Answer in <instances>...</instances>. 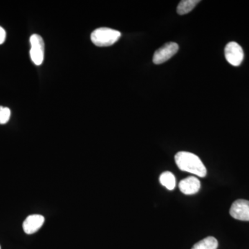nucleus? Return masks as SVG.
<instances>
[{
  "label": "nucleus",
  "mask_w": 249,
  "mask_h": 249,
  "mask_svg": "<svg viewBox=\"0 0 249 249\" xmlns=\"http://www.w3.org/2000/svg\"><path fill=\"white\" fill-rule=\"evenodd\" d=\"M180 170L193 174L200 178L206 177L207 170L199 157L188 152H178L175 157Z\"/></svg>",
  "instance_id": "nucleus-1"
},
{
  "label": "nucleus",
  "mask_w": 249,
  "mask_h": 249,
  "mask_svg": "<svg viewBox=\"0 0 249 249\" xmlns=\"http://www.w3.org/2000/svg\"><path fill=\"white\" fill-rule=\"evenodd\" d=\"M121 34L119 31L110 28H98L91 33V42L97 47H109L120 39Z\"/></svg>",
  "instance_id": "nucleus-2"
},
{
  "label": "nucleus",
  "mask_w": 249,
  "mask_h": 249,
  "mask_svg": "<svg viewBox=\"0 0 249 249\" xmlns=\"http://www.w3.org/2000/svg\"><path fill=\"white\" fill-rule=\"evenodd\" d=\"M30 43L31 60L36 65H40L45 58V42L43 39L40 35L34 34L31 36Z\"/></svg>",
  "instance_id": "nucleus-3"
},
{
  "label": "nucleus",
  "mask_w": 249,
  "mask_h": 249,
  "mask_svg": "<svg viewBox=\"0 0 249 249\" xmlns=\"http://www.w3.org/2000/svg\"><path fill=\"white\" fill-rule=\"evenodd\" d=\"M224 54L227 61L235 67L240 65L245 57L242 47L235 42H231L227 44L224 49Z\"/></svg>",
  "instance_id": "nucleus-4"
},
{
  "label": "nucleus",
  "mask_w": 249,
  "mask_h": 249,
  "mask_svg": "<svg viewBox=\"0 0 249 249\" xmlns=\"http://www.w3.org/2000/svg\"><path fill=\"white\" fill-rule=\"evenodd\" d=\"M178 45L175 42H170L165 44L154 53L152 59L154 63L156 65L163 64L178 53Z\"/></svg>",
  "instance_id": "nucleus-5"
},
{
  "label": "nucleus",
  "mask_w": 249,
  "mask_h": 249,
  "mask_svg": "<svg viewBox=\"0 0 249 249\" xmlns=\"http://www.w3.org/2000/svg\"><path fill=\"white\" fill-rule=\"evenodd\" d=\"M230 214L237 220L249 222V201L238 199L232 203Z\"/></svg>",
  "instance_id": "nucleus-6"
},
{
  "label": "nucleus",
  "mask_w": 249,
  "mask_h": 249,
  "mask_svg": "<svg viewBox=\"0 0 249 249\" xmlns=\"http://www.w3.org/2000/svg\"><path fill=\"white\" fill-rule=\"evenodd\" d=\"M45 222V217L40 214H31L28 216L23 223L24 231L28 235L35 233L40 230Z\"/></svg>",
  "instance_id": "nucleus-7"
},
{
  "label": "nucleus",
  "mask_w": 249,
  "mask_h": 249,
  "mask_svg": "<svg viewBox=\"0 0 249 249\" xmlns=\"http://www.w3.org/2000/svg\"><path fill=\"white\" fill-rule=\"evenodd\" d=\"M180 191L183 194L191 196L197 193L200 190L201 183L199 180L196 177H188L180 181L179 184Z\"/></svg>",
  "instance_id": "nucleus-8"
},
{
  "label": "nucleus",
  "mask_w": 249,
  "mask_h": 249,
  "mask_svg": "<svg viewBox=\"0 0 249 249\" xmlns=\"http://www.w3.org/2000/svg\"><path fill=\"white\" fill-rule=\"evenodd\" d=\"M160 183L167 189L173 191L176 186V178L175 175L170 172H164L160 175Z\"/></svg>",
  "instance_id": "nucleus-9"
},
{
  "label": "nucleus",
  "mask_w": 249,
  "mask_h": 249,
  "mask_svg": "<svg viewBox=\"0 0 249 249\" xmlns=\"http://www.w3.org/2000/svg\"><path fill=\"white\" fill-rule=\"evenodd\" d=\"M199 2H200L199 0H183L178 4L177 11L181 16L188 14L194 9Z\"/></svg>",
  "instance_id": "nucleus-10"
},
{
  "label": "nucleus",
  "mask_w": 249,
  "mask_h": 249,
  "mask_svg": "<svg viewBox=\"0 0 249 249\" xmlns=\"http://www.w3.org/2000/svg\"><path fill=\"white\" fill-rule=\"evenodd\" d=\"M218 242L213 237H208L199 241L193 246L192 249H217Z\"/></svg>",
  "instance_id": "nucleus-11"
},
{
  "label": "nucleus",
  "mask_w": 249,
  "mask_h": 249,
  "mask_svg": "<svg viewBox=\"0 0 249 249\" xmlns=\"http://www.w3.org/2000/svg\"><path fill=\"white\" fill-rule=\"evenodd\" d=\"M10 117L11 110L9 108L0 106V124H6L9 121Z\"/></svg>",
  "instance_id": "nucleus-12"
},
{
  "label": "nucleus",
  "mask_w": 249,
  "mask_h": 249,
  "mask_svg": "<svg viewBox=\"0 0 249 249\" xmlns=\"http://www.w3.org/2000/svg\"><path fill=\"white\" fill-rule=\"evenodd\" d=\"M6 31L2 27H0V45L4 43L5 40H6Z\"/></svg>",
  "instance_id": "nucleus-13"
},
{
  "label": "nucleus",
  "mask_w": 249,
  "mask_h": 249,
  "mask_svg": "<svg viewBox=\"0 0 249 249\" xmlns=\"http://www.w3.org/2000/svg\"><path fill=\"white\" fill-rule=\"evenodd\" d=\"M0 249H1V246H0Z\"/></svg>",
  "instance_id": "nucleus-14"
}]
</instances>
